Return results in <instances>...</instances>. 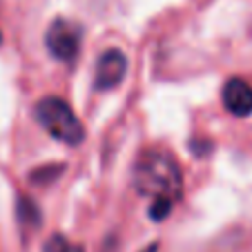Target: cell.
Segmentation results:
<instances>
[{
    "label": "cell",
    "instance_id": "1",
    "mask_svg": "<svg viewBox=\"0 0 252 252\" xmlns=\"http://www.w3.org/2000/svg\"><path fill=\"white\" fill-rule=\"evenodd\" d=\"M134 188L141 196H152L157 199H170L179 201L183 192V176L181 167L176 165V161L163 150H145L138 154L136 163H134Z\"/></svg>",
    "mask_w": 252,
    "mask_h": 252
},
{
    "label": "cell",
    "instance_id": "2",
    "mask_svg": "<svg viewBox=\"0 0 252 252\" xmlns=\"http://www.w3.org/2000/svg\"><path fill=\"white\" fill-rule=\"evenodd\" d=\"M33 116L43 125V129L49 136L58 138L65 145H81L85 138V129L69 103L58 96H45L36 103L33 107Z\"/></svg>",
    "mask_w": 252,
    "mask_h": 252
},
{
    "label": "cell",
    "instance_id": "3",
    "mask_svg": "<svg viewBox=\"0 0 252 252\" xmlns=\"http://www.w3.org/2000/svg\"><path fill=\"white\" fill-rule=\"evenodd\" d=\"M45 45L54 58L63 63H71L81 49V27L71 20L56 18L45 33Z\"/></svg>",
    "mask_w": 252,
    "mask_h": 252
},
{
    "label": "cell",
    "instance_id": "4",
    "mask_svg": "<svg viewBox=\"0 0 252 252\" xmlns=\"http://www.w3.org/2000/svg\"><path fill=\"white\" fill-rule=\"evenodd\" d=\"M127 71V58L121 49H107L96 61V74H94V87L96 90H114L125 78Z\"/></svg>",
    "mask_w": 252,
    "mask_h": 252
},
{
    "label": "cell",
    "instance_id": "5",
    "mask_svg": "<svg viewBox=\"0 0 252 252\" xmlns=\"http://www.w3.org/2000/svg\"><path fill=\"white\" fill-rule=\"evenodd\" d=\"M223 105L232 116H248L252 112V87L243 78H230L223 85Z\"/></svg>",
    "mask_w": 252,
    "mask_h": 252
},
{
    "label": "cell",
    "instance_id": "6",
    "mask_svg": "<svg viewBox=\"0 0 252 252\" xmlns=\"http://www.w3.org/2000/svg\"><path fill=\"white\" fill-rule=\"evenodd\" d=\"M16 214H18V221L23 228H38L40 225V210L38 205L33 203L29 196H20L18 205H16Z\"/></svg>",
    "mask_w": 252,
    "mask_h": 252
},
{
    "label": "cell",
    "instance_id": "7",
    "mask_svg": "<svg viewBox=\"0 0 252 252\" xmlns=\"http://www.w3.org/2000/svg\"><path fill=\"white\" fill-rule=\"evenodd\" d=\"M172 205H174V201H170V199H157V201H152V205H150V217H152L154 221L165 219L167 214H170Z\"/></svg>",
    "mask_w": 252,
    "mask_h": 252
},
{
    "label": "cell",
    "instance_id": "8",
    "mask_svg": "<svg viewBox=\"0 0 252 252\" xmlns=\"http://www.w3.org/2000/svg\"><path fill=\"white\" fill-rule=\"evenodd\" d=\"M63 172V165H45L40 167V170H36L32 174V181L33 183H45V181H52V179H56V174H61Z\"/></svg>",
    "mask_w": 252,
    "mask_h": 252
},
{
    "label": "cell",
    "instance_id": "9",
    "mask_svg": "<svg viewBox=\"0 0 252 252\" xmlns=\"http://www.w3.org/2000/svg\"><path fill=\"white\" fill-rule=\"evenodd\" d=\"M69 241L63 234H54L49 237V241L45 243V252H69Z\"/></svg>",
    "mask_w": 252,
    "mask_h": 252
},
{
    "label": "cell",
    "instance_id": "10",
    "mask_svg": "<svg viewBox=\"0 0 252 252\" xmlns=\"http://www.w3.org/2000/svg\"><path fill=\"white\" fill-rule=\"evenodd\" d=\"M69 252H85V250H83L81 246H71V248H69Z\"/></svg>",
    "mask_w": 252,
    "mask_h": 252
},
{
    "label": "cell",
    "instance_id": "11",
    "mask_svg": "<svg viewBox=\"0 0 252 252\" xmlns=\"http://www.w3.org/2000/svg\"><path fill=\"white\" fill-rule=\"evenodd\" d=\"M143 252H157V246H150L148 250H143Z\"/></svg>",
    "mask_w": 252,
    "mask_h": 252
},
{
    "label": "cell",
    "instance_id": "12",
    "mask_svg": "<svg viewBox=\"0 0 252 252\" xmlns=\"http://www.w3.org/2000/svg\"><path fill=\"white\" fill-rule=\"evenodd\" d=\"M0 43H2V33H0Z\"/></svg>",
    "mask_w": 252,
    "mask_h": 252
}]
</instances>
